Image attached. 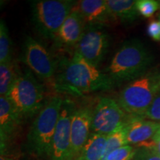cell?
I'll use <instances>...</instances> for the list:
<instances>
[{"instance_id": "23", "label": "cell", "mask_w": 160, "mask_h": 160, "mask_svg": "<svg viewBox=\"0 0 160 160\" xmlns=\"http://www.w3.org/2000/svg\"><path fill=\"white\" fill-rule=\"evenodd\" d=\"M132 160H160V154L153 148V145L139 147L136 149L135 155Z\"/></svg>"}, {"instance_id": "24", "label": "cell", "mask_w": 160, "mask_h": 160, "mask_svg": "<svg viewBox=\"0 0 160 160\" xmlns=\"http://www.w3.org/2000/svg\"><path fill=\"white\" fill-rule=\"evenodd\" d=\"M148 120L153 122H160V93L152 102L147 111L143 116Z\"/></svg>"}, {"instance_id": "6", "label": "cell", "mask_w": 160, "mask_h": 160, "mask_svg": "<svg viewBox=\"0 0 160 160\" xmlns=\"http://www.w3.org/2000/svg\"><path fill=\"white\" fill-rule=\"evenodd\" d=\"M43 85L29 69L21 72L6 97L22 117L38 114L45 105Z\"/></svg>"}, {"instance_id": "17", "label": "cell", "mask_w": 160, "mask_h": 160, "mask_svg": "<svg viewBox=\"0 0 160 160\" xmlns=\"http://www.w3.org/2000/svg\"><path fill=\"white\" fill-rule=\"evenodd\" d=\"M108 6L112 14L117 21L122 23H133L138 17V11L136 8L137 1L133 0H106Z\"/></svg>"}, {"instance_id": "1", "label": "cell", "mask_w": 160, "mask_h": 160, "mask_svg": "<svg viewBox=\"0 0 160 160\" xmlns=\"http://www.w3.org/2000/svg\"><path fill=\"white\" fill-rule=\"evenodd\" d=\"M53 87L58 91L73 96L97 91H108L115 87L107 75L77 53L59 62V71Z\"/></svg>"}, {"instance_id": "11", "label": "cell", "mask_w": 160, "mask_h": 160, "mask_svg": "<svg viewBox=\"0 0 160 160\" xmlns=\"http://www.w3.org/2000/svg\"><path fill=\"white\" fill-rule=\"evenodd\" d=\"M93 108L90 105L76 108L71 123V149L73 159L79 154L91 135Z\"/></svg>"}, {"instance_id": "19", "label": "cell", "mask_w": 160, "mask_h": 160, "mask_svg": "<svg viewBox=\"0 0 160 160\" xmlns=\"http://www.w3.org/2000/svg\"><path fill=\"white\" fill-rule=\"evenodd\" d=\"M12 58V42L4 20L0 22V65L9 62Z\"/></svg>"}, {"instance_id": "28", "label": "cell", "mask_w": 160, "mask_h": 160, "mask_svg": "<svg viewBox=\"0 0 160 160\" xmlns=\"http://www.w3.org/2000/svg\"><path fill=\"white\" fill-rule=\"evenodd\" d=\"M159 9H160V2H159Z\"/></svg>"}, {"instance_id": "14", "label": "cell", "mask_w": 160, "mask_h": 160, "mask_svg": "<svg viewBox=\"0 0 160 160\" xmlns=\"http://www.w3.org/2000/svg\"><path fill=\"white\" fill-rule=\"evenodd\" d=\"M160 128V122L144 118L133 117L128 125V145H141L154 137Z\"/></svg>"}, {"instance_id": "18", "label": "cell", "mask_w": 160, "mask_h": 160, "mask_svg": "<svg viewBox=\"0 0 160 160\" xmlns=\"http://www.w3.org/2000/svg\"><path fill=\"white\" fill-rule=\"evenodd\" d=\"M15 61L0 65V94L6 97L20 74Z\"/></svg>"}, {"instance_id": "4", "label": "cell", "mask_w": 160, "mask_h": 160, "mask_svg": "<svg viewBox=\"0 0 160 160\" xmlns=\"http://www.w3.org/2000/svg\"><path fill=\"white\" fill-rule=\"evenodd\" d=\"M160 93V70L149 71L128 83L119 95L118 102L133 117L143 118L152 102Z\"/></svg>"}, {"instance_id": "16", "label": "cell", "mask_w": 160, "mask_h": 160, "mask_svg": "<svg viewBox=\"0 0 160 160\" xmlns=\"http://www.w3.org/2000/svg\"><path fill=\"white\" fill-rule=\"evenodd\" d=\"M108 136L91 133L74 160H102L105 155Z\"/></svg>"}, {"instance_id": "8", "label": "cell", "mask_w": 160, "mask_h": 160, "mask_svg": "<svg viewBox=\"0 0 160 160\" xmlns=\"http://www.w3.org/2000/svg\"><path fill=\"white\" fill-rule=\"evenodd\" d=\"M133 116H127L118 102L102 97L93 108L91 133L108 136L130 122Z\"/></svg>"}, {"instance_id": "10", "label": "cell", "mask_w": 160, "mask_h": 160, "mask_svg": "<svg viewBox=\"0 0 160 160\" xmlns=\"http://www.w3.org/2000/svg\"><path fill=\"white\" fill-rule=\"evenodd\" d=\"M75 108L73 102L64 100L48 160H74L71 149V123Z\"/></svg>"}, {"instance_id": "3", "label": "cell", "mask_w": 160, "mask_h": 160, "mask_svg": "<svg viewBox=\"0 0 160 160\" xmlns=\"http://www.w3.org/2000/svg\"><path fill=\"white\" fill-rule=\"evenodd\" d=\"M63 101L59 96L50 98L30 128L27 137L28 147L38 157H49Z\"/></svg>"}, {"instance_id": "13", "label": "cell", "mask_w": 160, "mask_h": 160, "mask_svg": "<svg viewBox=\"0 0 160 160\" xmlns=\"http://www.w3.org/2000/svg\"><path fill=\"white\" fill-rule=\"evenodd\" d=\"M85 23L79 11L74 7L56 35L54 45L57 48H71L76 47L82 37Z\"/></svg>"}, {"instance_id": "21", "label": "cell", "mask_w": 160, "mask_h": 160, "mask_svg": "<svg viewBox=\"0 0 160 160\" xmlns=\"http://www.w3.org/2000/svg\"><path fill=\"white\" fill-rule=\"evenodd\" d=\"M136 153V148L128 145L113 151L105 156L102 160H132Z\"/></svg>"}, {"instance_id": "5", "label": "cell", "mask_w": 160, "mask_h": 160, "mask_svg": "<svg viewBox=\"0 0 160 160\" xmlns=\"http://www.w3.org/2000/svg\"><path fill=\"white\" fill-rule=\"evenodd\" d=\"M76 5L71 0H36L31 2V19L42 37L53 40Z\"/></svg>"}, {"instance_id": "29", "label": "cell", "mask_w": 160, "mask_h": 160, "mask_svg": "<svg viewBox=\"0 0 160 160\" xmlns=\"http://www.w3.org/2000/svg\"><path fill=\"white\" fill-rule=\"evenodd\" d=\"M159 22H160V20H159Z\"/></svg>"}, {"instance_id": "7", "label": "cell", "mask_w": 160, "mask_h": 160, "mask_svg": "<svg viewBox=\"0 0 160 160\" xmlns=\"http://www.w3.org/2000/svg\"><path fill=\"white\" fill-rule=\"evenodd\" d=\"M22 61L40 79L54 86L57 65L51 53L33 37L27 36L23 44Z\"/></svg>"}, {"instance_id": "25", "label": "cell", "mask_w": 160, "mask_h": 160, "mask_svg": "<svg viewBox=\"0 0 160 160\" xmlns=\"http://www.w3.org/2000/svg\"><path fill=\"white\" fill-rule=\"evenodd\" d=\"M148 34L155 41L160 40V22L157 20H153L149 25H148L147 28Z\"/></svg>"}, {"instance_id": "20", "label": "cell", "mask_w": 160, "mask_h": 160, "mask_svg": "<svg viewBox=\"0 0 160 160\" xmlns=\"http://www.w3.org/2000/svg\"><path fill=\"white\" fill-rule=\"evenodd\" d=\"M129 123H128L127 125H124L121 128L108 136L107 144H106V148L104 157L113 151L128 145L127 137Z\"/></svg>"}, {"instance_id": "2", "label": "cell", "mask_w": 160, "mask_h": 160, "mask_svg": "<svg viewBox=\"0 0 160 160\" xmlns=\"http://www.w3.org/2000/svg\"><path fill=\"white\" fill-rule=\"evenodd\" d=\"M154 57L141 40H126L119 46L103 72L115 86L131 82L149 71Z\"/></svg>"}, {"instance_id": "15", "label": "cell", "mask_w": 160, "mask_h": 160, "mask_svg": "<svg viewBox=\"0 0 160 160\" xmlns=\"http://www.w3.org/2000/svg\"><path fill=\"white\" fill-rule=\"evenodd\" d=\"M21 114L6 97H0V133L1 147L13 134L21 122Z\"/></svg>"}, {"instance_id": "22", "label": "cell", "mask_w": 160, "mask_h": 160, "mask_svg": "<svg viewBox=\"0 0 160 160\" xmlns=\"http://www.w3.org/2000/svg\"><path fill=\"white\" fill-rule=\"evenodd\" d=\"M136 8L140 15L149 18L159 9V2L156 0H137Z\"/></svg>"}, {"instance_id": "26", "label": "cell", "mask_w": 160, "mask_h": 160, "mask_svg": "<svg viewBox=\"0 0 160 160\" xmlns=\"http://www.w3.org/2000/svg\"><path fill=\"white\" fill-rule=\"evenodd\" d=\"M153 148L157 150V151L160 154V137L154 136L153 138Z\"/></svg>"}, {"instance_id": "27", "label": "cell", "mask_w": 160, "mask_h": 160, "mask_svg": "<svg viewBox=\"0 0 160 160\" xmlns=\"http://www.w3.org/2000/svg\"><path fill=\"white\" fill-rule=\"evenodd\" d=\"M157 137H160V128H159V130H158V131L157 132V133H156V135Z\"/></svg>"}, {"instance_id": "9", "label": "cell", "mask_w": 160, "mask_h": 160, "mask_svg": "<svg viewBox=\"0 0 160 160\" xmlns=\"http://www.w3.org/2000/svg\"><path fill=\"white\" fill-rule=\"evenodd\" d=\"M109 46L110 36L104 28L86 25L82 37L75 47V53L98 68Z\"/></svg>"}, {"instance_id": "12", "label": "cell", "mask_w": 160, "mask_h": 160, "mask_svg": "<svg viewBox=\"0 0 160 160\" xmlns=\"http://www.w3.org/2000/svg\"><path fill=\"white\" fill-rule=\"evenodd\" d=\"M75 8L82 17L85 26L106 27L117 21L112 14L106 0H82Z\"/></svg>"}]
</instances>
